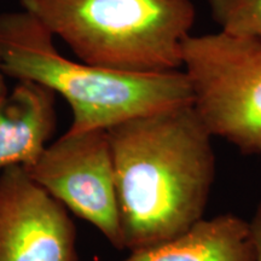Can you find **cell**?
<instances>
[{
	"label": "cell",
	"instance_id": "1",
	"mask_svg": "<svg viewBox=\"0 0 261 261\" xmlns=\"http://www.w3.org/2000/svg\"><path fill=\"white\" fill-rule=\"evenodd\" d=\"M123 249L179 236L203 219L217 161L191 103L136 117L107 130Z\"/></svg>",
	"mask_w": 261,
	"mask_h": 261
},
{
	"label": "cell",
	"instance_id": "2",
	"mask_svg": "<svg viewBox=\"0 0 261 261\" xmlns=\"http://www.w3.org/2000/svg\"><path fill=\"white\" fill-rule=\"evenodd\" d=\"M0 56L6 76L40 84L67 100L73 113L71 133L108 130L192 102L181 69L135 73L73 61L58 51L51 32L24 10L0 15Z\"/></svg>",
	"mask_w": 261,
	"mask_h": 261
},
{
	"label": "cell",
	"instance_id": "3",
	"mask_svg": "<svg viewBox=\"0 0 261 261\" xmlns=\"http://www.w3.org/2000/svg\"><path fill=\"white\" fill-rule=\"evenodd\" d=\"M84 63L135 73L181 69L192 0H19Z\"/></svg>",
	"mask_w": 261,
	"mask_h": 261
},
{
	"label": "cell",
	"instance_id": "4",
	"mask_svg": "<svg viewBox=\"0 0 261 261\" xmlns=\"http://www.w3.org/2000/svg\"><path fill=\"white\" fill-rule=\"evenodd\" d=\"M181 70L192 107L211 136L261 156V39L220 31L191 34Z\"/></svg>",
	"mask_w": 261,
	"mask_h": 261
},
{
	"label": "cell",
	"instance_id": "5",
	"mask_svg": "<svg viewBox=\"0 0 261 261\" xmlns=\"http://www.w3.org/2000/svg\"><path fill=\"white\" fill-rule=\"evenodd\" d=\"M23 168L65 210L93 225L116 249H123L107 130H67L32 166Z\"/></svg>",
	"mask_w": 261,
	"mask_h": 261
},
{
	"label": "cell",
	"instance_id": "6",
	"mask_svg": "<svg viewBox=\"0 0 261 261\" xmlns=\"http://www.w3.org/2000/svg\"><path fill=\"white\" fill-rule=\"evenodd\" d=\"M0 261H79L70 215L22 166L0 174Z\"/></svg>",
	"mask_w": 261,
	"mask_h": 261
},
{
	"label": "cell",
	"instance_id": "7",
	"mask_svg": "<svg viewBox=\"0 0 261 261\" xmlns=\"http://www.w3.org/2000/svg\"><path fill=\"white\" fill-rule=\"evenodd\" d=\"M55 104L50 89L28 80L0 97V171L29 167L40 158L56 128Z\"/></svg>",
	"mask_w": 261,
	"mask_h": 261
},
{
	"label": "cell",
	"instance_id": "8",
	"mask_svg": "<svg viewBox=\"0 0 261 261\" xmlns=\"http://www.w3.org/2000/svg\"><path fill=\"white\" fill-rule=\"evenodd\" d=\"M122 261H256L249 221L236 214L201 219L179 236Z\"/></svg>",
	"mask_w": 261,
	"mask_h": 261
},
{
	"label": "cell",
	"instance_id": "9",
	"mask_svg": "<svg viewBox=\"0 0 261 261\" xmlns=\"http://www.w3.org/2000/svg\"><path fill=\"white\" fill-rule=\"evenodd\" d=\"M207 4L220 32L261 39V0H207Z\"/></svg>",
	"mask_w": 261,
	"mask_h": 261
},
{
	"label": "cell",
	"instance_id": "10",
	"mask_svg": "<svg viewBox=\"0 0 261 261\" xmlns=\"http://www.w3.org/2000/svg\"><path fill=\"white\" fill-rule=\"evenodd\" d=\"M249 226L252 231L254 246H255L256 261H261V202L257 204L253 219L249 221Z\"/></svg>",
	"mask_w": 261,
	"mask_h": 261
},
{
	"label": "cell",
	"instance_id": "11",
	"mask_svg": "<svg viewBox=\"0 0 261 261\" xmlns=\"http://www.w3.org/2000/svg\"><path fill=\"white\" fill-rule=\"evenodd\" d=\"M5 73L3 70V63H2V56H0V97L4 96L9 92L8 87H6V83H5Z\"/></svg>",
	"mask_w": 261,
	"mask_h": 261
}]
</instances>
